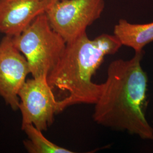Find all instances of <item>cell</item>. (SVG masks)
Listing matches in <instances>:
<instances>
[{
    "label": "cell",
    "instance_id": "obj_10",
    "mask_svg": "<svg viewBox=\"0 0 153 153\" xmlns=\"http://www.w3.org/2000/svg\"><path fill=\"white\" fill-rule=\"evenodd\" d=\"M59 0H47L48 5H49V7H50L52 5H53L54 3H55L56 2L58 1Z\"/></svg>",
    "mask_w": 153,
    "mask_h": 153
},
{
    "label": "cell",
    "instance_id": "obj_9",
    "mask_svg": "<svg viewBox=\"0 0 153 153\" xmlns=\"http://www.w3.org/2000/svg\"><path fill=\"white\" fill-rule=\"evenodd\" d=\"M27 135L28 140L25 142V146L31 153H73L71 150L62 148L51 142L44 137L42 131L33 124L22 127Z\"/></svg>",
    "mask_w": 153,
    "mask_h": 153
},
{
    "label": "cell",
    "instance_id": "obj_6",
    "mask_svg": "<svg viewBox=\"0 0 153 153\" xmlns=\"http://www.w3.org/2000/svg\"><path fill=\"white\" fill-rule=\"evenodd\" d=\"M30 73L25 57L16 48L13 37L0 42V95L14 110L19 108V92Z\"/></svg>",
    "mask_w": 153,
    "mask_h": 153
},
{
    "label": "cell",
    "instance_id": "obj_1",
    "mask_svg": "<svg viewBox=\"0 0 153 153\" xmlns=\"http://www.w3.org/2000/svg\"><path fill=\"white\" fill-rule=\"evenodd\" d=\"M143 55V51L135 52L130 60L109 64L93 117L99 125L152 140L153 127L146 117L148 77L141 66Z\"/></svg>",
    "mask_w": 153,
    "mask_h": 153
},
{
    "label": "cell",
    "instance_id": "obj_3",
    "mask_svg": "<svg viewBox=\"0 0 153 153\" xmlns=\"http://www.w3.org/2000/svg\"><path fill=\"white\" fill-rule=\"evenodd\" d=\"M13 40L26 59L33 77L48 76L59 62L66 45L51 27L45 13L37 16L20 35L13 37Z\"/></svg>",
    "mask_w": 153,
    "mask_h": 153
},
{
    "label": "cell",
    "instance_id": "obj_4",
    "mask_svg": "<svg viewBox=\"0 0 153 153\" xmlns=\"http://www.w3.org/2000/svg\"><path fill=\"white\" fill-rule=\"evenodd\" d=\"M105 0H59L45 12L51 27L66 43L86 33L88 26L100 17Z\"/></svg>",
    "mask_w": 153,
    "mask_h": 153
},
{
    "label": "cell",
    "instance_id": "obj_7",
    "mask_svg": "<svg viewBox=\"0 0 153 153\" xmlns=\"http://www.w3.org/2000/svg\"><path fill=\"white\" fill-rule=\"evenodd\" d=\"M48 7L47 0H0V33L20 35Z\"/></svg>",
    "mask_w": 153,
    "mask_h": 153
},
{
    "label": "cell",
    "instance_id": "obj_8",
    "mask_svg": "<svg viewBox=\"0 0 153 153\" xmlns=\"http://www.w3.org/2000/svg\"><path fill=\"white\" fill-rule=\"evenodd\" d=\"M114 35L123 45L131 47L135 52L141 51L145 46L153 42V22L133 24L121 19L114 27Z\"/></svg>",
    "mask_w": 153,
    "mask_h": 153
},
{
    "label": "cell",
    "instance_id": "obj_5",
    "mask_svg": "<svg viewBox=\"0 0 153 153\" xmlns=\"http://www.w3.org/2000/svg\"><path fill=\"white\" fill-rule=\"evenodd\" d=\"M19 106L22 116V127L33 124L43 131L47 129L59 113V100L46 76L28 79L19 92Z\"/></svg>",
    "mask_w": 153,
    "mask_h": 153
},
{
    "label": "cell",
    "instance_id": "obj_2",
    "mask_svg": "<svg viewBox=\"0 0 153 153\" xmlns=\"http://www.w3.org/2000/svg\"><path fill=\"white\" fill-rule=\"evenodd\" d=\"M122 45L115 35L107 33L91 40L85 33L66 43L60 60L48 76L53 90L57 89L66 94L59 100V113L75 104H95L102 83L93 82V76L104 57L116 53Z\"/></svg>",
    "mask_w": 153,
    "mask_h": 153
}]
</instances>
